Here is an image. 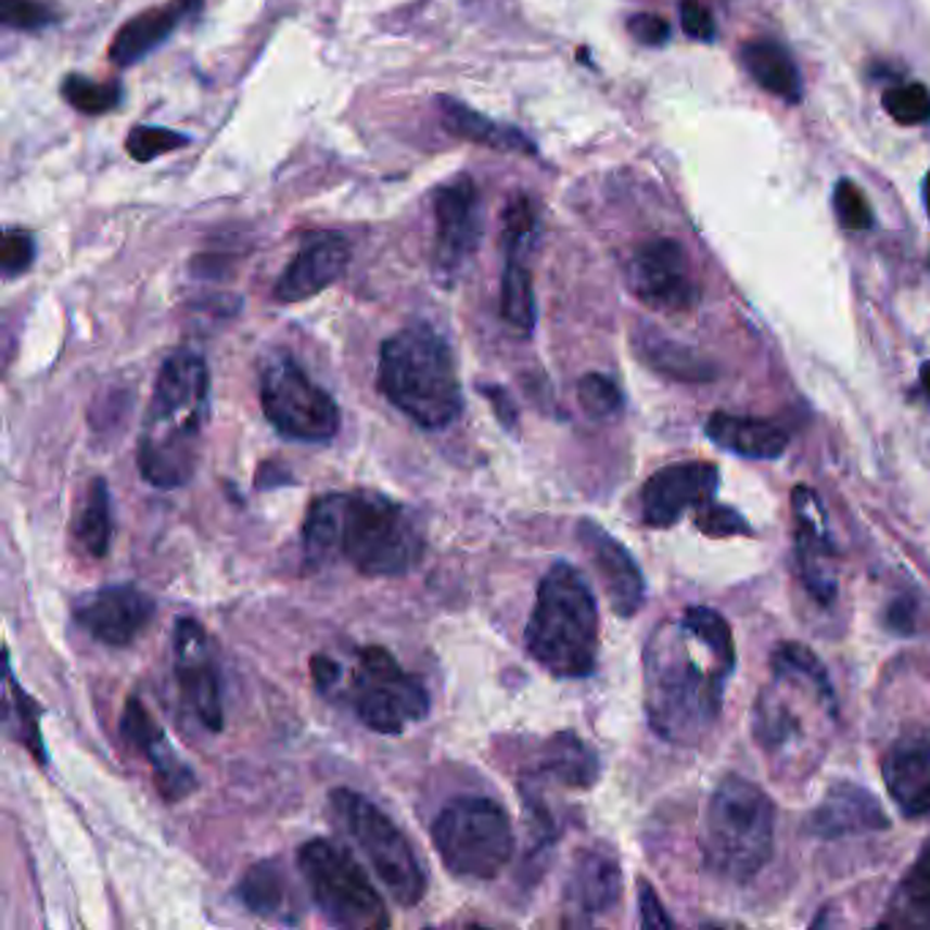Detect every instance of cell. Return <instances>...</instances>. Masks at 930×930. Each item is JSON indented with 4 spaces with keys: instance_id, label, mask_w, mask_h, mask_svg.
Listing matches in <instances>:
<instances>
[{
    "instance_id": "1",
    "label": "cell",
    "mask_w": 930,
    "mask_h": 930,
    "mask_svg": "<svg viewBox=\"0 0 930 930\" xmlns=\"http://www.w3.org/2000/svg\"><path fill=\"white\" fill-rule=\"evenodd\" d=\"M737 652L729 623L710 606L663 620L645 647V712L661 740L693 748L715 729Z\"/></svg>"
},
{
    "instance_id": "2",
    "label": "cell",
    "mask_w": 930,
    "mask_h": 930,
    "mask_svg": "<svg viewBox=\"0 0 930 930\" xmlns=\"http://www.w3.org/2000/svg\"><path fill=\"white\" fill-rule=\"evenodd\" d=\"M426 551L423 524L380 492H331L308 505L303 555L311 565L344 560L360 576H404Z\"/></svg>"
},
{
    "instance_id": "3",
    "label": "cell",
    "mask_w": 930,
    "mask_h": 930,
    "mask_svg": "<svg viewBox=\"0 0 930 930\" xmlns=\"http://www.w3.org/2000/svg\"><path fill=\"white\" fill-rule=\"evenodd\" d=\"M208 412V364L200 353L178 349L158 369L137 443V467L148 486L180 488L194 477Z\"/></svg>"
},
{
    "instance_id": "4",
    "label": "cell",
    "mask_w": 930,
    "mask_h": 930,
    "mask_svg": "<svg viewBox=\"0 0 930 930\" xmlns=\"http://www.w3.org/2000/svg\"><path fill=\"white\" fill-rule=\"evenodd\" d=\"M377 387L398 412L426 432L448 429L464 412L454 349L426 322L404 328L382 342Z\"/></svg>"
},
{
    "instance_id": "5",
    "label": "cell",
    "mask_w": 930,
    "mask_h": 930,
    "mask_svg": "<svg viewBox=\"0 0 930 930\" xmlns=\"http://www.w3.org/2000/svg\"><path fill=\"white\" fill-rule=\"evenodd\" d=\"M524 647L540 668L560 679L589 677L598 666V600L571 562H555L540 578Z\"/></svg>"
},
{
    "instance_id": "6",
    "label": "cell",
    "mask_w": 930,
    "mask_h": 930,
    "mask_svg": "<svg viewBox=\"0 0 930 930\" xmlns=\"http://www.w3.org/2000/svg\"><path fill=\"white\" fill-rule=\"evenodd\" d=\"M704 865L726 881H751L773 859L775 805L762 786L740 775L717 784L701 821Z\"/></svg>"
},
{
    "instance_id": "7",
    "label": "cell",
    "mask_w": 930,
    "mask_h": 930,
    "mask_svg": "<svg viewBox=\"0 0 930 930\" xmlns=\"http://www.w3.org/2000/svg\"><path fill=\"white\" fill-rule=\"evenodd\" d=\"M432 841L445 868L459 879L492 881L513 859L508 811L488 797H459L437 813Z\"/></svg>"
},
{
    "instance_id": "8",
    "label": "cell",
    "mask_w": 930,
    "mask_h": 930,
    "mask_svg": "<svg viewBox=\"0 0 930 930\" xmlns=\"http://www.w3.org/2000/svg\"><path fill=\"white\" fill-rule=\"evenodd\" d=\"M331 811L344 836L360 849L366 863L398 906H418L426 895V870L404 832L369 797L353 789L331 791Z\"/></svg>"
},
{
    "instance_id": "9",
    "label": "cell",
    "mask_w": 930,
    "mask_h": 930,
    "mask_svg": "<svg viewBox=\"0 0 930 930\" xmlns=\"http://www.w3.org/2000/svg\"><path fill=\"white\" fill-rule=\"evenodd\" d=\"M297 870L322 917L336 928H387V906L358 859L336 841L315 838L297 849Z\"/></svg>"
},
{
    "instance_id": "10",
    "label": "cell",
    "mask_w": 930,
    "mask_h": 930,
    "mask_svg": "<svg viewBox=\"0 0 930 930\" xmlns=\"http://www.w3.org/2000/svg\"><path fill=\"white\" fill-rule=\"evenodd\" d=\"M347 699L366 729L387 737L404 735L432 710L421 679L404 672L402 663L377 645L355 652Z\"/></svg>"
},
{
    "instance_id": "11",
    "label": "cell",
    "mask_w": 930,
    "mask_h": 930,
    "mask_svg": "<svg viewBox=\"0 0 930 930\" xmlns=\"http://www.w3.org/2000/svg\"><path fill=\"white\" fill-rule=\"evenodd\" d=\"M259 404L270 426L297 443H331L342 429L336 398L286 353L265 360L259 374Z\"/></svg>"
},
{
    "instance_id": "12",
    "label": "cell",
    "mask_w": 930,
    "mask_h": 930,
    "mask_svg": "<svg viewBox=\"0 0 930 930\" xmlns=\"http://www.w3.org/2000/svg\"><path fill=\"white\" fill-rule=\"evenodd\" d=\"M173 658L175 679H178L186 706L205 729L219 735L225 729V701H221L219 668H216L214 647H211L208 634L191 616H183L175 625Z\"/></svg>"
},
{
    "instance_id": "13",
    "label": "cell",
    "mask_w": 930,
    "mask_h": 930,
    "mask_svg": "<svg viewBox=\"0 0 930 930\" xmlns=\"http://www.w3.org/2000/svg\"><path fill=\"white\" fill-rule=\"evenodd\" d=\"M156 616V600L135 584H110L79 595L74 623L93 641L124 650L131 647Z\"/></svg>"
},
{
    "instance_id": "14",
    "label": "cell",
    "mask_w": 930,
    "mask_h": 930,
    "mask_svg": "<svg viewBox=\"0 0 930 930\" xmlns=\"http://www.w3.org/2000/svg\"><path fill=\"white\" fill-rule=\"evenodd\" d=\"M628 286L645 306L666 315L699 303V286L688 270V254L672 238L645 243L628 265Z\"/></svg>"
},
{
    "instance_id": "15",
    "label": "cell",
    "mask_w": 930,
    "mask_h": 930,
    "mask_svg": "<svg viewBox=\"0 0 930 930\" xmlns=\"http://www.w3.org/2000/svg\"><path fill=\"white\" fill-rule=\"evenodd\" d=\"M434 216H437L434 276L443 284H454L464 268L467 257L475 252L483 235L481 200H477L475 183L467 175H461L454 183L437 189Z\"/></svg>"
},
{
    "instance_id": "16",
    "label": "cell",
    "mask_w": 930,
    "mask_h": 930,
    "mask_svg": "<svg viewBox=\"0 0 930 930\" xmlns=\"http://www.w3.org/2000/svg\"><path fill=\"white\" fill-rule=\"evenodd\" d=\"M717 467L710 461H683L668 464L647 477L639 492L641 522L647 527H672L688 510H701L717 492Z\"/></svg>"
},
{
    "instance_id": "17",
    "label": "cell",
    "mask_w": 930,
    "mask_h": 930,
    "mask_svg": "<svg viewBox=\"0 0 930 930\" xmlns=\"http://www.w3.org/2000/svg\"><path fill=\"white\" fill-rule=\"evenodd\" d=\"M791 510H794L797 573L818 603H832L838 595V549L832 544L830 527H827L821 499L813 488L797 486L791 492Z\"/></svg>"
},
{
    "instance_id": "18",
    "label": "cell",
    "mask_w": 930,
    "mask_h": 930,
    "mask_svg": "<svg viewBox=\"0 0 930 930\" xmlns=\"http://www.w3.org/2000/svg\"><path fill=\"white\" fill-rule=\"evenodd\" d=\"M120 735L124 740L135 748L137 753L148 759L153 769V780H156L158 794L167 802H180L196 789V775L183 759L178 756L173 746H169L167 735L158 726L156 717L151 715L140 696H129L120 715Z\"/></svg>"
},
{
    "instance_id": "19",
    "label": "cell",
    "mask_w": 930,
    "mask_h": 930,
    "mask_svg": "<svg viewBox=\"0 0 930 930\" xmlns=\"http://www.w3.org/2000/svg\"><path fill=\"white\" fill-rule=\"evenodd\" d=\"M576 535L582 549L587 551L589 562H593L595 573L603 582V593L614 614L634 616L641 609L647 595L645 573L636 565L634 555L593 519H582Z\"/></svg>"
},
{
    "instance_id": "20",
    "label": "cell",
    "mask_w": 930,
    "mask_h": 930,
    "mask_svg": "<svg viewBox=\"0 0 930 930\" xmlns=\"http://www.w3.org/2000/svg\"><path fill=\"white\" fill-rule=\"evenodd\" d=\"M565 914L571 925H589L614 912L623 897V868L606 849H582L565 879Z\"/></svg>"
},
{
    "instance_id": "21",
    "label": "cell",
    "mask_w": 930,
    "mask_h": 930,
    "mask_svg": "<svg viewBox=\"0 0 930 930\" xmlns=\"http://www.w3.org/2000/svg\"><path fill=\"white\" fill-rule=\"evenodd\" d=\"M887 791L908 818L930 816V726L897 737L881 762Z\"/></svg>"
},
{
    "instance_id": "22",
    "label": "cell",
    "mask_w": 930,
    "mask_h": 930,
    "mask_svg": "<svg viewBox=\"0 0 930 930\" xmlns=\"http://www.w3.org/2000/svg\"><path fill=\"white\" fill-rule=\"evenodd\" d=\"M887 827H890V818H887L879 797L863 786L852 784V780L830 786L821 805L807 818L811 836L821 838V841L870 836V832H881Z\"/></svg>"
},
{
    "instance_id": "23",
    "label": "cell",
    "mask_w": 930,
    "mask_h": 930,
    "mask_svg": "<svg viewBox=\"0 0 930 930\" xmlns=\"http://www.w3.org/2000/svg\"><path fill=\"white\" fill-rule=\"evenodd\" d=\"M353 249L344 235H320L295 254L290 268L276 281V301L301 303L320 295L347 270Z\"/></svg>"
},
{
    "instance_id": "24",
    "label": "cell",
    "mask_w": 930,
    "mask_h": 930,
    "mask_svg": "<svg viewBox=\"0 0 930 930\" xmlns=\"http://www.w3.org/2000/svg\"><path fill=\"white\" fill-rule=\"evenodd\" d=\"M600 778V759L573 731L549 737L540 748L535 767L524 773L530 784H557L562 789H589Z\"/></svg>"
},
{
    "instance_id": "25",
    "label": "cell",
    "mask_w": 930,
    "mask_h": 930,
    "mask_svg": "<svg viewBox=\"0 0 930 930\" xmlns=\"http://www.w3.org/2000/svg\"><path fill=\"white\" fill-rule=\"evenodd\" d=\"M704 432L717 448L742 456V459L773 461L780 459L789 448V432L780 429L778 423L764 421V418L715 412V416L706 418Z\"/></svg>"
},
{
    "instance_id": "26",
    "label": "cell",
    "mask_w": 930,
    "mask_h": 930,
    "mask_svg": "<svg viewBox=\"0 0 930 930\" xmlns=\"http://www.w3.org/2000/svg\"><path fill=\"white\" fill-rule=\"evenodd\" d=\"M238 897L243 906L257 917L279 925L301 922V901L292 887L290 876L276 859H263L254 863L238 881Z\"/></svg>"
},
{
    "instance_id": "27",
    "label": "cell",
    "mask_w": 930,
    "mask_h": 930,
    "mask_svg": "<svg viewBox=\"0 0 930 930\" xmlns=\"http://www.w3.org/2000/svg\"><path fill=\"white\" fill-rule=\"evenodd\" d=\"M194 7H200V0H173L169 7L129 20L113 39L110 58L118 66H131V63L142 61L148 52L156 50L178 30V25L194 12Z\"/></svg>"
},
{
    "instance_id": "28",
    "label": "cell",
    "mask_w": 930,
    "mask_h": 930,
    "mask_svg": "<svg viewBox=\"0 0 930 930\" xmlns=\"http://www.w3.org/2000/svg\"><path fill=\"white\" fill-rule=\"evenodd\" d=\"M439 118L443 126L459 140H470L475 145L492 148V151H515V153H535V145L524 131L513 129L508 124H497L488 115L477 113V110L467 107L461 101L450 99V95H439L437 99Z\"/></svg>"
},
{
    "instance_id": "29",
    "label": "cell",
    "mask_w": 930,
    "mask_h": 930,
    "mask_svg": "<svg viewBox=\"0 0 930 930\" xmlns=\"http://www.w3.org/2000/svg\"><path fill=\"white\" fill-rule=\"evenodd\" d=\"M634 347L636 355H639L652 371L668 377V380L706 382L715 377V369L710 366V360L696 355L693 349L685 347V344L658 333V328L641 326L639 331L634 333Z\"/></svg>"
},
{
    "instance_id": "30",
    "label": "cell",
    "mask_w": 930,
    "mask_h": 930,
    "mask_svg": "<svg viewBox=\"0 0 930 930\" xmlns=\"http://www.w3.org/2000/svg\"><path fill=\"white\" fill-rule=\"evenodd\" d=\"M881 928L930 930V843H925L919 857L892 892Z\"/></svg>"
},
{
    "instance_id": "31",
    "label": "cell",
    "mask_w": 930,
    "mask_h": 930,
    "mask_svg": "<svg viewBox=\"0 0 930 930\" xmlns=\"http://www.w3.org/2000/svg\"><path fill=\"white\" fill-rule=\"evenodd\" d=\"M113 497L104 477H93L72 519V538L93 560L107 557L113 546Z\"/></svg>"
},
{
    "instance_id": "32",
    "label": "cell",
    "mask_w": 930,
    "mask_h": 930,
    "mask_svg": "<svg viewBox=\"0 0 930 930\" xmlns=\"http://www.w3.org/2000/svg\"><path fill=\"white\" fill-rule=\"evenodd\" d=\"M740 61L746 72L769 93L780 95L784 101H800L802 79L797 72L794 58L786 47L773 39H753L742 47Z\"/></svg>"
},
{
    "instance_id": "33",
    "label": "cell",
    "mask_w": 930,
    "mask_h": 930,
    "mask_svg": "<svg viewBox=\"0 0 930 930\" xmlns=\"http://www.w3.org/2000/svg\"><path fill=\"white\" fill-rule=\"evenodd\" d=\"M499 315L505 326L513 328L519 336H530L535 328V292L530 270L519 263V257H508L502 273V295H499Z\"/></svg>"
},
{
    "instance_id": "34",
    "label": "cell",
    "mask_w": 930,
    "mask_h": 930,
    "mask_svg": "<svg viewBox=\"0 0 930 930\" xmlns=\"http://www.w3.org/2000/svg\"><path fill=\"white\" fill-rule=\"evenodd\" d=\"M576 393L578 404H582V409L593 421H614V418L623 412V391L616 387V382L611 380V377L598 374V371L584 374L582 380H578Z\"/></svg>"
},
{
    "instance_id": "35",
    "label": "cell",
    "mask_w": 930,
    "mask_h": 930,
    "mask_svg": "<svg viewBox=\"0 0 930 930\" xmlns=\"http://www.w3.org/2000/svg\"><path fill=\"white\" fill-rule=\"evenodd\" d=\"M63 99L72 104L74 110L85 115H101L110 113L120 104V88L118 85H99L88 77H72L63 79Z\"/></svg>"
},
{
    "instance_id": "36",
    "label": "cell",
    "mask_w": 930,
    "mask_h": 930,
    "mask_svg": "<svg viewBox=\"0 0 930 930\" xmlns=\"http://www.w3.org/2000/svg\"><path fill=\"white\" fill-rule=\"evenodd\" d=\"M186 145H189V137L173 129H162V126H137L126 140V151L137 162H153V158Z\"/></svg>"
},
{
    "instance_id": "37",
    "label": "cell",
    "mask_w": 930,
    "mask_h": 930,
    "mask_svg": "<svg viewBox=\"0 0 930 930\" xmlns=\"http://www.w3.org/2000/svg\"><path fill=\"white\" fill-rule=\"evenodd\" d=\"M884 107L897 124L919 126L930 120V93L925 85L912 82L903 88H892L884 93Z\"/></svg>"
},
{
    "instance_id": "38",
    "label": "cell",
    "mask_w": 930,
    "mask_h": 930,
    "mask_svg": "<svg viewBox=\"0 0 930 930\" xmlns=\"http://www.w3.org/2000/svg\"><path fill=\"white\" fill-rule=\"evenodd\" d=\"M7 685H9V696L14 699V712L12 715L20 721V740H23L25 748H30L34 751V756L39 759V762H47V748L44 742H41V731H39V706L30 701V696L25 693L23 688H20L17 683H14V674L12 666H7Z\"/></svg>"
},
{
    "instance_id": "39",
    "label": "cell",
    "mask_w": 930,
    "mask_h": 930,
    "mask_svg": "<svg viewBox=\"0 0 930 930\" xmlns=\"http://www.w3.org/2000/svg\"><path fill=\"white\" fill-rule=\"evenodd\" d=\"M535 232V211L527 196H513L505 208V246L508 257H519Z\"/></svg>"
},
{
    "instance_id": "40",
    "label": "cell",
    "mask_w": 930,
    "mask_h": 930,
    "mask_svg": "<svg viewBox=\"0 0 930 930\" xmlns=\"http://www.w3.org/2000/svg\"><path fill=\"white\" fill-rule=\"evenodd\" d=\"M836 214L846 230L863 232L874 227V211L852 180H841L836 186Z\"/></svg>"
},
{
    "instance_id": "41",
    "label": "cell",
    "mask_w": 930,
    "mask_h": 930,
    "mask_svg": "<svg viewBox=\"0 0 930 930\" xmlns=\"http://www.w3.org/2000/svg\"><path fill=\"white\" fill-rule=\"evenodd\" d=\"M0 23L14 30H39L55 23V14L36 0H0Z\"/></svg>"
},
{
    "instance_id": "42",
    "label": "cell",
    "mask_w": 930,
    "mask_h": 930,
    "mask_svg": "<svg viewBox=\"0 0 930 930\" xmlns=\"http://www.w3.org/2000/svg\"><path fill=\"white\" fill-rule=\"evenodd\" d=\"M701 533L715 535V538H729V535H751L753 527L742 519L737 510L726 508V505H704L699 510V519H696Z\"/></svg>"
},
{
    "instance_id": "43",
    "label": "cell",
    "mask_w": 930,
    "mask_h": 930,
    "mask_svg": "<svg viewBox=\"0 0 930 930\" xmlns=\"http://www.w3.org/2000/svg\"><path fill=\"white\" fill-rule=\"evenodd\" d=\"M34 235L23 230H7V235H3V252H0V265H3L7 279L23 276L25 270L30 268V263H34Z\"/></svg>"
},
{
    "instance_id": "44",
    "label": "cell",
    "mask_w": 930,
    "mask_h": 930,
    "mask_svg": "<svg viewBox=\"0 0 930 930\" xmlns=\"http://www.w3.org/2000/svg\"><path fill=\"white\" fill-rule=\"evenodd\" d=\"M628 30L630 36L645 47H661L666 44L668 36H672L668 23L663 17H658V14H636V17L628 20Z\"/></svg>"
},
{
    "instance_id": "45",
    "label": "cell",
    "mask_w": 930,
    "mask_h": 930,
    "mask_svg": "<svg viewBox=\"0 0 930 930\" xmlns=\"http://www.w3.org/2000/svg\"><path fill=\"white\" fill-rule=\"evenodd\" d=\"M679 17H683V30L696 41H712L715 39V23H712V14L706 12L701 3L696 0H685L683 9H679Z\"/></svg>"
},
{
    "instance_id": "46",
    "label": "cell",
    "mask_w": 930,
    "mask_h": 930,
    "mask_svg": "<svg viewBox=\"0 0 930 930\" xmlns=\"http://www.w3.org/2000/svg\"><path fill=\"white\" fill-rule=\"evenodd\" d=\"M639 922L645 928H674V919L666 914L650 881H639Z\"/></svg>"
},
{
    "instance_id": "47",
    "label": "cell",
    "mask_w": 930,
    "mask_h": 930,
    "mask_svg": "<svg viewBox=\"0 0 930 930\" xmlns=\"http://www.w3.org/2000/svg\"><path fill=\"white\" fill-rule=\"evenodd\" d=\"M477 391L483 393V396L488 398V404H492L494 416H497V421L502 423V429H508V432H515V426H519V409H515L513 398H510V393L505 391L502 385H477Z\"/></svg>"
},
{
    "instance_id": "48",
    "label": "cell",
    "mask_w": 930,
    "mask_h": 930,
    "mask_svg": "<svg viewBox=\"0 0 930 930\" xmlns=\"http://www.w3.org/2000/svg\"><path fill=\"white\" fill-rule=\"evenodd\" d=\"M311 677H315L317 688H320L322 693H333V690L344 683V668L342 663H336L333 658L315 655L311 658Z\"/></svg>"
},
{
    "instance_id": "49",
    "label": "cell",
    "mask_w": 930,
    "mask_h": 930,
    "mask_svg": "<svg viewBox=\"0 0 930 930\" xmlns=\"http://www.w3.org/2000/svg\"><path fill=\"white\" fill-rule=\"evenodd\" d=\"M914 603L912 600H897V603L890 606V614H887V623H890V628H895L897 634H912L914 630Z\"/></svg>"
},
{
    "instance_id": "50",
    "label": "cell",
    "mask_w": 930,
    "mask_h": 930,
    "mask_svg": "<svg viewBox=\"0 0 930 930\" xmlns=\"http://www.w3.org/2000/svg\"><path fill=\"white\" fill-rule=\"evenodd\" d=\"M925 205H928V214H930V175L928 180H925Z\"/></svg>"
}]
</instances>
